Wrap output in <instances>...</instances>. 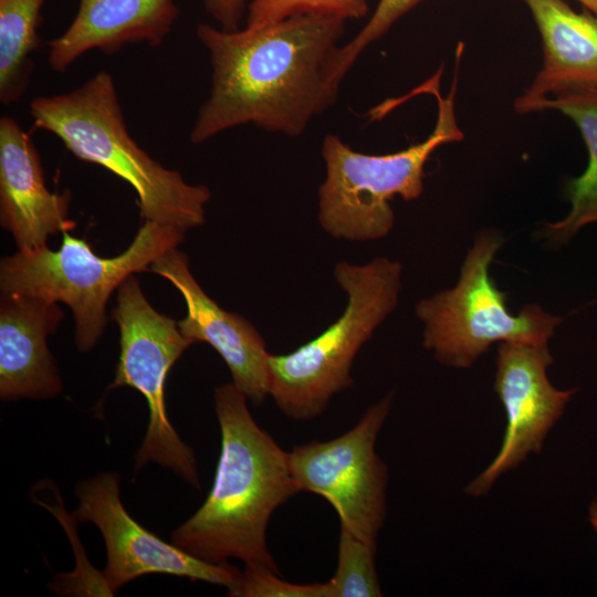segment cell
<instances>
[{
	"label": "cell",
	"mask_w": 597,
	"mask_h": 597,
	"mask_svg": "<svg viewBox=\"0 0 597 597\" xmlns=\"http://www.w3.org/2000/svg\"><path fill=\"white\" fill-rule=\"evenodd\" d=\"M345 21L304 14L237 31L198 24L196 34L209 52L212 76L190 142L200 144L243 124L301 136L337 98L331 63Z\"/></svg>",
	"instance_id": "1"
},
{
	"label": "cell",
	"mask_w": 597,
	"mask_h": 597,
	"mask_svg": "<svg viewBox=\"0 0 597 597\" xmlns=\"http://www.w3.org/2000/svg\"><path fill=\"white\" fill-rule=\"evenodd\" d=\"M221 448L210 492L170 535L171 543L212 564L237 558L280 574L266 543L273 512L301 492L289 452L253 419L248 398L231 383L214 389Z\"/></svg>",
	"instance_id": "2"
},
{
	"label": "cell",
	"mask_w": 597,
	"mask_h": 597,
	"mask_svg": "<svg viewBox=\"0 0 597 597\" xmlns=\"http://www.w3.org/2000/svg\"><path fill=\"white\" fill-rule=\"evenodd\" d=\"M34 126L62 140L77 159L100 165L127 181L145 220L184 231L206 220L210 189L151 158L127 132L112 75L98 72L77 88L30 103Z\"/></svg>",
	"instance_id": "3"
},
{
	"label": "cell",
	"mask_w": 597,
	"mask_h": 597,
	"mask_svg": "<svg viewBox=\"0 0 597 597\" xmlns=\"http://www.w3.org/2000/svg\"><path fill=\"white\" fill-rule=\"evenodd\" d=\"M462 51L463 44L459 43L454 76L446 97L439 90L442 66L415 90L437 101L436 126L423 142L394 154L370 155L354 150L336 135L324 137L326 175L318 189V221L328 234L350 241L388 234L395 222L389 200L395 196L417 199L423 190V168L430 155L442 144L463 139L454 115Z\"/></svg>",
	"instance_id": "4"
},
{
	"label": "cell",
	"mask_w": 597,
	"mask_h": 597,
	"mask_svg": "<svg viewBox=\"0 0 597 597\" xmlns=\"http://www.w3.org/2000/svg\"><path fill=\"white\" fill-rule=\"evenodd\" d=\"M401 264L388 258L336 264L347 294L343 314L315 338L287 354H269V396L289 418L318 417L331 398L353 385L352 366L362 346L398 302Z\"/></svg>",
	"instance_id": "5"
},
{
	"label": "cell",
	"mask_w": 597,
	"mask_h": 597,
	"mask_svg": "<svg viewBox=\"0 0 597 597\" xmlns=\"http://www.w3.org/2000/svg\"><path fill=\"white\" fill-rule=\"evenodd\" d=\"M185 234L177 227L145 220L125 251L102 258L85 240L64 231L57 251L46 245L2 258L0 290L66 304L74 317L75 345L86 353L103 334L114 290L134 273L150 271L154 261L176 249Z\"/></svg>",
	"instance_id": "6"
},
{
	"label": "cell",
	"mask_w": 597,
	"mask_h": 597,
	"mask_svg": "<svg viewBox=\"0 0 597 597\" xmlns=\"http://www.w3.org/2000/svg\"><path fill=\"white\" fill-rule=\"evenodd\" d=\"M501 244L494 232L478 234L458 284L417 304L416 314L425 324L423 346L441 364L470 367L495 342L546 345L564 321L535 304L516 315L509 312L505 293L489 274Z\"/></svg>",
	"instance_id": "7"
},
{
	"label": "cell",
	"mask_w": 597,
	"mask_h": 597,
	"mask_svg": "<svg viewBox=\"0 0 597 597\" xmlns=\"http://www.w3.org/2000/svg\"><path fill=\"white\" fill-rule=\"evenodd\" d=\"M112 317L119 328L121 349L115 378L108 388L132 387L148 406V426L135 454V473L154 462L200 490L193 451L170 423L165 401L167 375L195 342L182 335L178 322L150 305L134 275L117 289Z\"/></svg>",
	"instance_id": "8"
},
{
	"label": "cell",
	"mask_w": 597,
	"mask_h": 597,
	"mask_svg": "<svg viewBox=\"0 0 597 597\" xmlns=\"http://www.w3.org/2000/svg\"><path fill=\"white\" fill-rule=\"evenodd\" d=\"M391 399L388 395L370 406L345 433L294 446L289 452L300 491L325 499L337 513L341 527L371 543H377L386 516L388 471L375 446Z\"/></svg>",
	"instance_id": "9"
},
{
	"label": "cell",
	"mask_w": 597,
	"mask_h": 597,
	"mask_svg": "<svg viewBox=\"0 0 597 597\" xmlns=\"http://www.w3.org/2000/svg\"><path fill=\"white\" fill-rule=\"evenodd\" d=\"M119 479L118 473L107 471L81 480L74 490L78 506L71 514L76 523L88 522L100 530L107 554L102 573L113 594L149 574L223 586L228 595L238 587L242 574L239 568L201 561L135 521L122 503Z\"/></svg>",
	"instance_id": "10"
},
{
	"label": "cell",
	"mask_w": 597,
	"mask_h": 597,
	"mask_svg": "<svg viewBox=\"0 0 597 597\" xmlns=\"http://www.w3.org/2000/svg\"><path fill=\"white\" fill-rule=\"evenodd\" d=\"M553 362L547 344H500L494 389L505 410V433L496 457L467 486L469 495L486 494L501 474L541 451L577 391L559 390L549 383L546 369Z\"/></svg>",
	"instance_id": "11"
},
{
	"label": "cell",
	"mask_w": 597,
	"mask_h": 597,
	"mask_svg": "<svg viewBox=\"0 0 597 597\" xmlns=\"http://www.w3.org/2000/svg\"><path fill=\"white\" fill-rule=\"evenodd\" d=\"M150 271L181 293L187 313L178 322L182 335L212 346L227 364L232 384L255 406L269 396V352L256 328L243 316L221 308L193 277L184 252L171 249Z\"/></svg>",
	"instance_id": "12"
},
{
	"label": "cell",
	"mask_w": 597,
	"mask_h": 597,
	"mask_svg": "<svg viewBox=\"0 0 597 597\" xmlns=\"http://www.w3.org/2000/svg\"><path fill=\"white\" fill-rule=\"evenodd\" d=\"M71 193L45 186L40 155L14 118L0 119V223L19 250L46 247L48 238L70 231Z\"/></svg>",
	"instance_id": "13"
},
{
	"label": "cell",
	"mask_w": 597,
	"mask_h": 597,
	"mask_svg": "<svg viewBox=\"0 0 597 597\" xmlns=\"http://www.w3.org/2000/svg\"><path fill=\"white\" fill-rule=\"evenodd\" d=\"M63 311L42 297L1 293L0 398L49 399L62 391V379L46 338L55 333Z\"/></svg>",
	"instance_id": "14"
},
{
	"label": "cell",
	"mask_w": 597,
	"mask_h": 597,
	"mask_svg": "<svg viewBox=\"0 0 597 597\" xmlns=\"http://www.w3.org/2000/svg\"><path fill=\"white\" fill-rule=\"evenodd\" d=\"M540 31L544 60L533 83L514 101L519 114L534 112L544 98L597 90V15L576 12L564 0H521Z\"/></svg>",
	"instance_id": "15"
},
{
	"label": "cell",
	"mask_w": 597,
	"mask_h": 597,
	"mask_svg": "<svg viewBox=\"0 0 597 597\" xmlns=\"http://www.w3.org/2000/svg\"><path fill=\"white\" fill-rule=\"evenodd\" d=\"M179 13L174 0H80L72 23L48 43V62L63 72L91 50L112 54L125 44L159 46Z\"/></svg>",
	"instance_id": "16"
},
{
	"label": "cell",
	"mask_w": 597,
	"mask_h": 597,
	"mask_svg": "<svg viewBox=\"0 0 597 597\" xmlns=\"http://www.w3.org/2000/svg\"><path fill=\"white\" fill-rule=\"evenodd\" d=\"M558 111L578 127L588 151L584 172L565 185V196L570 202L569 213L562 220L547 223L546 237L556 244L569 241L580 228L597 222V90L561 93L542 100L534 112Z\"/></svg>",
	"instance_id": "17"
},
{
	"label": "cell",
	"mask_w": 597,
	"mask_h": 597,
	"mask_svg": "<svg viewBox=\"0 0 597 597\" xmlns=\"http://www.w3.org/2000/svg\"><path fill=\"white\" fill-rule=\"evenodd\" d=\"M44 0H0V101L18 102L29 86L40 44Z\"/></svg>",
	"instance_id": "18"
},
{
	"label": "cell",
	"mask_w": 597,
	"mask_h": 597,
	"mask_svg": "<svg viewBox=\"0 0 597 597\" xmlns=\"http://www.w3.org/2000/svg\"><path fill=\"white\" fill-rule=\"evenodd\" d=\"M377 543L366 542L341 527L337 568L328 580L333 597H380L376 569Z\"/></svg>",
	"instance_id": "19"
},
{
	"label": "cell",
	"mask_w": 597,
	"mask_h": 597,
	"mask_svg": "<svg viewBox=\"0 0 597 597\" xmlns=\"http://www.w3.org/2000/svg\"><path fill=\"white\" fill-rule=\"evenodd\" d=\"M367 11V0H252L248 4L247 28H263L304 14L359 19Z\"/></svg>",
	"instance_id": "20"
},
{
	"label": "cell",
	"mask_w": 597,
	"mask_h": 597,
	"mask_svg": "<svg viewBox=\"0 0 597 597\" xmlns=\"http://www.w3.org/2000/svg\"><path fill=\"white\" fill-rule=\"evenodd\" d=\"M422 0H379L364 28L347 43L338 46L333 55L331 73L339 85L363 51L380 39L409 10Z\"/></svg>",
	"instance_id": "21"
},
{
	"label": "cell",
	"mask_w": 597,
	"mask_h": 597,
	"mask_svg": "<svg viewBox=\"0 0 597 597\" xmlns=\"http://www.w3.org/2000/svg\"><path fill=\"white\" fill-rule=\"evenodd\" d=\"M232 597H333L329 582L293 584L283 580L280 574L259 564H245Z\"/></svg>",
	"instance_id": "22"
},
{
	"label": "cell",
	"mask_w": 597,
	"mask_h": 597,
	"mask_svg": "<svg viewBox=\"0 0 597 597\" xmlns=\"http://www.w3.org/2000/svg\"><path fill=\"white\" fill-rule=\"evenodd\" d=\"M203 6L224 31L239 30L245 10V0H203Z\"/></svg>",
	"instance_id": "23"
},
{
	"label": "cell",
	"mask_w": 597,
	"mask_h": 597,
	"mask_svg": "<svg viewBox=\"0 0 597 597\" xmlns=\"http://www.w3.org/2000/svg\"><path fill=\"white\" fill-rule=\"evenodd\" d=\"M589 521L595 532L597 533V498L593 501V503L589 506Z\"/></svg>",
	"instance_id": "24"
},
{
	"label": "cell",
	"mask_w": 597,
	"mask_h": 597,
	"mask_svg": "<svg viewBox=\"0 0 597 597\" xmlns=\"http://www.w3.org/2000/svg\"><path fill=\"white\" fill-rule=\"evenodd\" d=\"M579 1L586 10L590 11L597 15V0H577Z\"/></svg>",
	"instance_id": "25"
}]
</instances>
